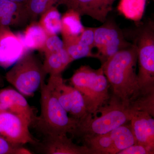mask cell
I'll list each match as a JSON object with an SVG mask.
<instances>
[{"instance_id": "obj_15", "label": "cell", "mask_w": 154, "mask_h": 154, "mask_svg": "<svg viewBox=\"0 0 154 154\" xmlns=\"http://www.w3.org/2000/svg\"><path fill=\"white\" fill-rule=\"evenodd\" d=\"M81 21V16L72 9H67L61 17L60 33L63 42L76 39L85 28Z\"/></svg>"}, {"instance_id": "obj_17", "label": "cell", "mask_w": 154, "mask_h": 154, "mask_svg": "<svg viewBox=\"0 0 154 154\" xmlns=\"http://www.w3.org/2000/svg\"><path fill=\"white\" fill-rule=\"evenodd\" d=\"M72 62L66 50L63 48L56 52L45 55L43 69L46 74L49 75L61 74Z\"/></svg>"}, {"instance_id": "obj_9", "label": "cell", "mask_w": 154, "mask_h": 154, "mask_svg": "<svg viewBox=\"0 0 154 154\" xmlns=\"http://www.w3.org/2000/svg\"><path fill=\"white\" fill-rule=\"evenodd\" d=\"M22 34L8 26H0V67L7 69L28 52Z\"/></svg>"}, {"instance_id": "obj_30", "label": "cell", "mask_w": 154, "mask_h": 154, "mask_svg": "<svg viewBox=\"0 0 154 154\" xmlns=\"http://www.w3.org/2000/svg\"><path fill=\"white\" fill-rule=\"evenodd\" d=\"M115 1H116V0H115Z\"/></svg>"}, {"instance_id": "obj_14", "label": "cell", "mask_w": 154, "mask_h": 154, "mask_svg": "<svg viewBox=\"0 0 154 154\" xmlns=\"http://www.w3.org/2000/svg\"><path fill=\"white\" fill-rule=\"evenodd\" d=\"M28 23L24 4L0 0V26L19 27Z\"/></svg>"}, {"instance_id": "obj_25", "label": "cell", "mask_w": 154, "mask_h": 154, "mask_svg": "<svg viewBox=\"0 0 154 154\" xmlns=\"http://www.w3.org/2000/svg\"><path fill=\"white\" fill-rule=\"evenodd\" d=\"M64 48L62 39L57 35H48L42 52L44 55L59 51Z\"/></svg>"}, {"instance_id": "obj_5", "label": "cell", "mask_w": 154, "mask_h": 154, "mask_svg": "<svg viewBox=\"0 0 154 154\" xmlns=\"http://www.w3.org/2000/svg\"><path fill=\"white\" fill-rule=\"evenodd\" d=\"M40 104V115L33 122L45 135L71 134L76 121L69 116L45 83L41 88Z\"/></svg>"}, {"instance_id": "obj_1", "label": "cell", "mask_w": 154, "mask_h": 154, "mask_svg": "<svg viewBox=\"0 0 154 154\" xmlns=\"http://www.w3.org/2000/svg\"><path fill=\"white\" fill-rule=\"evenodd\" d=\"M136 47L134 44L121 50L108 59L101 67L113 96L123 104L130 105L141 96L138 82Z\"/></svg>"}, {"instance_id": "obj_10", "label": "cell", "mask_w": 154, "mask_h": 154, "mask_svg": "<svg viewBox=\"0 0 154 154\" xmlns=\"http://www.w3.org/2000/svg\"><path fill=\"white\" fill-rule=\"evenodd\" d=\"M115 0H59L56 6L62 5L75 11L82 17L87 16L101 23L107 20Z\"/></svg>"}, {"instance_id": "obj_11", "label": "cell", "mask_w": 154, "mask_h": 154, "mask_svg": "<svg viewBox=\"0 0 154 154\" xmlns=\"http://www.w3.org/2000/svg\"><path fill=\"white\" fill-rule=\"evenodd\" d=\"M41 148L47 154H93L87 146L74 143L67 135L45 136Z\"/></svg>"}, {"instance_id": "obj_3", "label": "cell", "mask_w": 154, "mask_h": 154, "mask_svg": "<svg viewBox=\"0 0 154 154\" xmlns=\"http://www.w3.org/2000/svg\"><path fill=\"white\" fill-rule=\"evenodd\" d=\"M137 24L132 43L137 52L140 96H146L154 94V24L152 21Z\"/></svg>"}, {"instance_id": "obj_19", "label": "cell", "mask_w": 154, "mask_h": 154, "mask_svg": "<svg viewBox=\"0 0 154 154\" xmlns=\"http://www.w3.org/2000/svg\"><path fill=\"white\" fill-rule=\"evenodd\" d=\"M146 0H120L119 12L126 19L139 23L143 17Z\"/></svg>"}, {"instance_id": "obj_4", "label": "cell", "mask_w": 154, "mask_h": 154, "mask_svg": "<svg viewBox=\"0 0 154 154\" xmlns=\"http://www.w3.org/2000/svg\"><path fill=\"white\" fill-rule=\"evenodd\" d=\"M72 86L79 91L88 114L96 112L110 99V85L102 67L95 69L88 65L77 69L69 79Z\"/></svg>"}, {"instance_id": "obj_16", "label": "cell", "mask_w": 154, "mask_h": 154, "mask_svg": "<svg viewBox=\"0 0 154 154\" xmlns=\"http://www.w3.org/2000/svg\"><path fill=\"white\" fill-rule=\"evenodd\" d=\"M22 34L24 44L28 51H42L48 34L38 22H30Z\"/></svg>"}, {"instance_id": "obj_8", "label": "cell", "mask_w": 154, "mask_h": 154, "mask_svg": "<svg viewBox=\"0 0 154 154\" xmlns=\"http://www.w3.org/2000/svg\"><path fill=\"white\" fill-rule=\"evenodd\" d=\"M31 123L30 119L21 114L0 111V136L14 144L35 143L29 130Z\"/></svg>"}, {"instance_id": "obj_24", "label": "cell", "mask_w": 154, "mask_h": 154, "mask_svg": "<svg viewBox=\"0 0 154 154\" xmlns=\"http://www.w3.org/2000/svg\"><path fill=\"white\" fill-rule=\"evenodd\" d=\"M22 145L14 144L0 136V154H31L29 150Z\"/></svg>"}, {"instance_id": "obj_22", "label": "cell", "mask_w": 154, "mask_h": 154, "mask_svg": "<svg viewBox=\"0 0 154 154\" xmlns=\"http://www.w3.org/2000/svg\"><path fill=\"white\" fill-rule=\"evenodd\" d=\"M59 0H27L24 4L28 23L36 21L50 8L56 5Z\"/></svg>"}, {"instance_id": "obj_12", "label": "cell", "mask_w": 154, "mask_h": 154, "mask_svg": "<svg viewBox=\"0 0 154 154\" xmlns=\"http://www.w3.org/2000/svg\"><path fill=\"white\" fill-rule=\"evenodd\" d=\"M11 88L0 89V111H9L21 114L33 122V110L25 97Z\"/></svg>"}, {"instance_id": "obj_20", "label": "cell", "mask_w": 154, "mask_h": 154, "mask_svg": "<svg viewBox=\"0 0 154 154\" xmlns=\"http://www.w3.org/2000/svg\"><path fill=\"white\" fill-rule=\"evenodd\" d=\"M110 134L118 153L136 143L130 122L111 131Z\"/></svg>"}, {"instance_id": "obj_23", "label": "cell", "mask_w": 154, "mask_h": 154, "mask_svg": "<svg viewBox=\"0 0 154 154\" xmlns=\"http://www.w3.org/2000/svg\"><path fill=\"white\" fill-rule=\"evenodd\" d=\"M78 37L72 41L63 42L64 48L66 50L73 61L86 57L97 58L96 53L94 54L92 51L93 49L80 43Z\"/></svg>"}, {"instance_id": "obj_2", "label": "cell", "mask_w": 154, "mask_h": 154, "mask_svg": "<svg viewBox=\"0 0 154 154\" xmlns=\"http://www.w3.org/2000/svg\"><path fill=\"white\" fill-rule=\"evenodd\" d=\"M137 111L133 105L123 104L120 99L113 95L107 103L96 112L77 122L71 134L73 138L82 142L105 134L129 122Z\"/></svg>"}, {"instance_id": "obj_21", "label": "cell", "mask_w": 154, "mask_h": 154, "mask_svg": "<svg viewBox=\"0 0 154 154\" xmlns=\"http://www.w3.org/2000/svg\"><path fill=\"white\" fill-rule=\"evenodd\" d=\"M61 15L54 5L42 14L38 21L48 35H57L61 29Z\"/></svg>"}, {"instance_id": "obj_26", "label": "cell", "mask_w": 154, "mask_h": 154, "mask_svg": "<svg viewBox=\"0 0 154 154\" xmlns=\"http://www.w3.org/2000/svg\"><path fill=\"white\" fill-rule=\"evenodd\" d=\"M95 28L85 27L82 32L78 36V41L82 44L93 49L95 48Z\"/></svg>"}, {"instance_id": "obj_18", "label": "cell", "mask_w": 154, "mask_h": 154, "mask_svg": "<svg viewBox=\"0 0 154 154\" xmlns=\"http://www.w3.org/2000/svg\"><path fill=\"white\" fill-rule=\"evenodd\" d=\"M92 151L93 154H117L110 132L94 137L82 142Z\"/></svg>"}, {"instance_id": "obj_29", "label": "cell", "mask_w": 154, "mask_h": 154, "mask_svg": "<svg viewBox=\"0 0 154 154\" xmlns=\"http://www.w3.org/2000/svg\"><path fill=\"white\" fill-rule=\"evenodd\" d=\"M9 1H12V2H15L20 3V4H24L27 0H9Z\"/></svg>"}, {"instance_id": "obj_7", "label": "cell", "mask_w": 154, "mask_h": 154, "mask_svg": "<svg viewBox=\"0 0 154 154\" xmlns=\"http://www.w3.org/2000/svg\"><path fill=\"white\" fill-rule=\"evenodd\" d=\"M132 44L127 40L122 30L113 20L107 19L102 25L95 28L96 54L102 64L119 51Z\"/></svg>"}, {"instance_id": "obj_6", "label": "cell", "mask_w": 154, "mask_h": 154, "mask_svg": "<svg viewBox=\"0 0 154 154\" xmlns=\"http://www.w3.org/2000/svg\"><path fill=\"white\" fill-rule=\"evenodd\" d=\"M43 63L32 51L25 54L5 75V79L23 96H32L45 83Z\"/></svg>"}, {"instance_id": "obj_28", "label": "cell", "mask_w": 154, "mask_h": 154, "mask_svg": "<svg viewBox=\"0 0 154 154\" xmlns=\"http://www.w3.org/2000/svg\"><path fill=\"white\" fill-rule=\"evenodd\" d=\"M5 85V81H4V78L0 73V88H3Z\"/></svg>"}, {"instance_id": "obj_13", "label": "cell", "mask_w": 154, "mask_h": 154, "mask_svg": "<svg viewBox=\"0 0 154 154\" xmlns=\"http://www.w3.org/2000/svg\"><path fill=\"white\" fill-rule=\"evenodd\" d=\"M136 143L154 149V117L146 112L138 111L130 121Z\"/></svg>"}, {"instance_id": "obj_27", "label": "cell", "mask_w": 154, "mask_h": 154, "mask_svg": "<svg viewBox=\"0 0 154 154\" xmlns=\"http://www.w3.org/2000/svg\"><path fill=\"white\" fill-rule=\"evenodd\" d=\"M154 149L135 143L119 152L117 154H154Z\"/></svg>"}]
</instances>
